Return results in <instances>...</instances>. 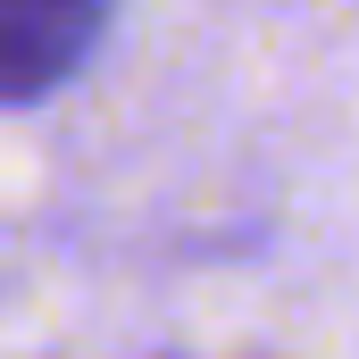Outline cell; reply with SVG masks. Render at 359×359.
Masks as SVG:
<instances>
[{
  "mask_svg": "<svg viewBox=\"0 0 359 359\" xmlns=\"http://www.w3.org/2000/svg\"><path fill=\"white\" fill-rule=\"evenodd\" d=\"M117 0H0V100H42L92 59Z\"/></svg>",
  "mask_w": 359,
  "mask_h": 359,
  "instance_id": "1",
  "label": "cell"
}]
</instances>
